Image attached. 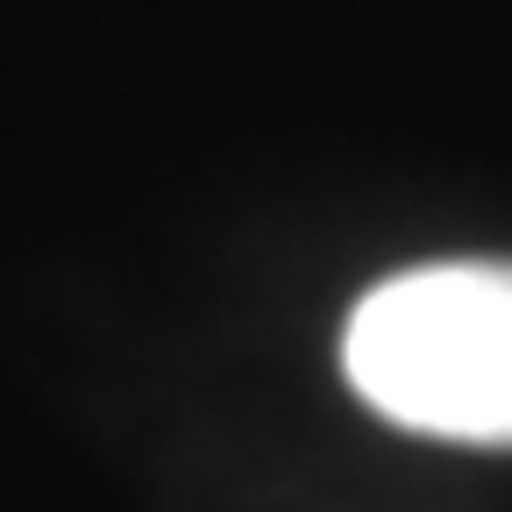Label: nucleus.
Instances as JSON below:
<instances>
[{
  "label": "nucleus",
  "instance_id": "1",
  "mask_svg": "<svg viewBox=\"0 0 512 512\" xmlns=\"http://www.w3.org/2000/svg\"><path fill=\"white\" fill-rule=\"evenodd\" d=\"M342 370L406 434L512 448V264H420L370 285L342 328Z\"/></svg>",
  "mask_w": 512,
  "mask_h": 512
}]
</instances>
